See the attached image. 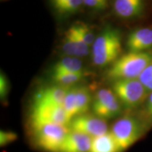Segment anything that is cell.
<instances>
[{"label": "cell", "mask_w": 152, "mask_h": 152, "mask_svg": "<svg viewBox=\"0 0 152 152\" xmlns=\"http://www.w3.org/2000/svg\"><path fill=\"white\" fill-rule=\"evenodd\" d=\"M152 63V53L129 52L120 56L107 72L111 80L138 79L142 72Z\"/></svg>", "instance_id": "cell-1"}, {"label": "cell", "mask_w": 152, "mask_h": 152, "mask_svg": "<svg viewBox=\"0 0 152 152\" xmlns=\"http://www.w3.org/2000/svg\"><path fill=\"white\" fill-rule=\"evenodd\" d=\"M122 52L119 31L112 28L104 29L95 39L92 45V61L94 65L104 67L113 64Z\"/></svg>", "instance_id": "cell-2"}, {"label": "cell", "mask_w": 152, "mask_h": 152, "mask_svg": "<svg viewBox=\"0 0 152 152\" xmlns=\"http://www.w3.org/2000/svg\"><path fill=\"white\" fill-rule=\"evenodd\" d=\"M110 132L115 140L118 151L124 152L142 137L144 126L136 118L125 116L113 123Z\"/></svg>", "instance_id": "cell-3"}, {"label": "cell", "mask_w": 152, "mask_h": 152, "mask_svg": "<svg viewBox=\"0 0 152 152\" xmlns=\"http://www.w3.org/2000/svg\"><path fill=\"white\" fill-rule=\"evenodd\" d=\"M33 142L38 149L46 152H58L69 132L68 126L47 123L31 127Z\"/></svg>", "instance_id": "cell-4"}, {"label": "cell", "mask_w": 152, "mask_h": 152, "mask_svg": "<svg viewBox=\"0 0 152 152\" xmlns=\"http://www.w3.org/2000/svg\"><path fill=\"white\" fill-rule=\"evenodd\" d=\"M112 90L122 105L127 109H134L144 103L148 97V91L139 79L114 81Z\"/></svg>", "instance_id": "cell-5"}, {"label": "cell", "mask_w": 152, "mask_h": 152, "mask_svg": "<svg viewBox=\"0 0 152 152\" xmlns=\"http://www.w3.org/2000/svg\"><path fill=\"white\" fill-rule=\"evenodd\" d=\"M122 104L109 89H101L94 94L92 108L94 114L104 120L111 119L121 114Z\"/></svg>", "instance_id": "cell-6"}, {"label": "cell", "mask_w": 152, "mask_h": 152, "mask_svg": "<svg viewBox=\"0 0 152 152\" xmlns=\"http://www.w3.org/2000/svg\"><path fill=\"white\" fill-rule=\"evenodd\" d=\"M93 98L86 87H71L64 99V109L70 121L77 115L87 113L92 105Z\"/></svg>", "instance_id": "cell-7"}, {"label": "cell", "mask_w": 152, "mask_h": 152, "mask_svg": "<svg viewBox=\"0 0 152 152\" xmlns=\"http://www.w3.org/2000/svg\"><path fill=\"white\" fill-rule=\"evenodd\" d=\"M70 121L63 106H33L30 114V125L53 123L68 126Z\"/></svg>", "instance_id": "cell-8"}, {"label": "cell", "mask_w": 152, "mask_h": 152, "mask_svg": "<svg viewBox=\"0 0 152 152\" xmlns=\"http://www.w3.org/2000/svg\"><path fill=\"white\" fill-rule=\"evenodd\" d=\"M70 130L83 133L94 138L109 132L105 120L90 114H83L73 118L68 125Z\"/></svg>", "instance_id": "cell-9"}, {"label": "cell", "mask_w": 152, "mask_h": 152, "mask_svg": "<svg viewBox=\"0 0 152 152\" xmlns=\"http://www.w3.org/2000/svg\"><path fill=\"white\" fill-rule=\"evenodd\" d=\"M69 88L56 85L42 89L34 96L33 106H63Z\"/></svg>", "instance_id": "cell-10"}, {"label": "cell", "mask_w": 152, "mask_h": 152, "mask_svg": "<svg viewBox=\"0 0 152 152\" xmlns=\"http://www.w3.org/2000/svg\"><path fill=\"white\" fill-rule=\"evenodd\" d=\"M89 47L71 26L64 33L62 41L64 52L74 57H84L89 54Z\"/></svg>", "instance_id": "cell-11"}, {"label": "cell", "mask_w": 152, "mask_h": 152, "mask_svg": "<svg viewBox=\"0 0 152 152\" xmlns=\"http://www.w3.org/2000/svg\"><path fill=\"white\" fill-rule=\"evenodd\" d=\"M92 141L87 134L70 130L58 152H90Z\"/></svg>", "instance_id": "cell-12"}, {"label": "cell", "mask_w": 152, "mask_h": 152, "mask_svg": "<svg viewBox=\"0 0 152 152\" xmlns=\"http://www.w3.org/2000/svg\"><path fill=\"white\" fill-rule=\"evenodd\" d=\"M126 45L129 52H144L152 47V29L140 28L128 35Z\"/></svg>", "instance_id": "cell-13"}, {"label": "cell", "mask_w": 152, "mask_h": 152, "mask_svg": "<svg viewBox=\"0 0 152 152\" xmlns=\"http://www.w3.org/2000/svg\"><path fill=\"white\" fill-rule=\"evenodd\" d=\"M144 9V0H114L113 10L122 18H132L140 16Z\"/></svg>", "instance_id": "cell-14"}, {"label": "cell", "mask_w": 152, "mask_h": 152, "mask_svg": "<svg viewBox=\"0 0 152 152\" xmlns=\"http://www.w3.org/2000/svg\"><path fill=\"white\" fill-rule=\"evenodd\" d=\"M52 75L61 73H80L83 71V63L77 57L68 56L54 64Z\"/></svg>", "instance_id": "cell-15"}, {"label": "cell", "mask_w": 152, "mask_h": 152, "mask_svg": "<svg viewBox=\"0 0 152 152\" xmlns=\"http://www.w3.org/2000/svg\"><path fill=\"white\" fill-rule=\"evenodd\" d=\"M90 152H119L111 133L92 138Z\"/></svg>", "instance_id": "cell-16"}, {"label": "cell", "mask_w": 152, "mask_h": 152, "mask_svg": "<svg viewBox=\"0 0 152 152\" xmlns=\"http://www.w3.org/2000/svg\"><path fill=\"white\" fill-rule=\"evenodd\" d=\"M55 11L60 15H71L84 4L83 0H49Z\"/></svg>", "instance_id": "cell-17"}, {"label": "cell", "mask_w": 152, "mask_h": 152, "mask_svg": "<svg viewBox=\"0 0 152 152\" xmlns=\"http://www.w3.org/2000/svg\"><path fill=\"white\" fill-rule=\"evenodd\" d=\"M84 77L83 72L73 73H61L52 75L53 80L56 85L69 87L71 85L75 84L81 80Z\"/></svg>", "instance_id": "cell-18"}, {"label": "cell", "mask_w": 152, "mask_h": 152, "mask_svg": "<svg viewBox=\"0 0 152 152\" xmlns=\"http://www.w3.org/2000/svg\"><path fill=\"white\" fill-rule=\"evenodd\" d=\"M73 27L88 46H90L92 43H94L95 40L94 35L87 25L83 23H77L73 25Z\"/></svg>", "instance_id": "cell-19"}, {"label": "cell", "mask_w": 152, "mask_h": 152, "mask_svg": "<svg viewBox=\"0 0 152 152\" xmlns=\"http://www.w3.org/2000/svg\"><path fill=\"white\" fill-rule=\"evenodd\" d=\"M138 79L144 85L148 92H152V63L144 69Z\"/></svg>", "instance_id": "cell-20"}, {"label": "cell", "mask_w": 152, "mask_h": 152, "mask_svg": "<svg viewBox=\"0 0 152 152\" xmlns=\"http://www.w3.org/2000/svg\"><path fill=\"white\" fill-rule=\"evenodd\" d=\"M18 138L16 133L12 131L1 130L0 132V145L5 147L8 144L16 141Z\"/></svg>", "instance_id": "cell-21"}, {"label": "cell", "mask_w": 152, "mask_h": 152, "mask_svg": "<svg viewBox=\"0 0 152 152\" xmlns=\"http://www.w3.org/2000/svg\"><path fill=\"white\" fill-rule=\"evenodd\" d=\"M9 92V83L7 76L1 72L0 75V97L1 101L7 99Z\"/></svg>", "instance_id": "cell-22"}, {"label": "cell", "mask_w": 152, "mask_h": 152, "mask_svg": "<svg viewBox=\"0 0 152 152\" xmlns=\"http://www.w3.org/2000/svg\"><path fill=\"white\" fill-rule=\"evenodd\" d=\"M84 4L93 9H104L108 4V0H83Z\"/></svg>", "instance_id": "cell-23"}, {"label": "cell", "mask_w": 152, "mask_h": 152, "mask_svg": "<svg viewBox=\"0 0 152 152\" xmlns=\"http://www.w3.org/2000/svg\"><path fill=\"white\" fill-rule=\"evenodd\" d=\"M144 113L148 121L152 122V92L150 93L146 100Z\"/></svg>", "instance_id": "cell-24"}]
</instances>
